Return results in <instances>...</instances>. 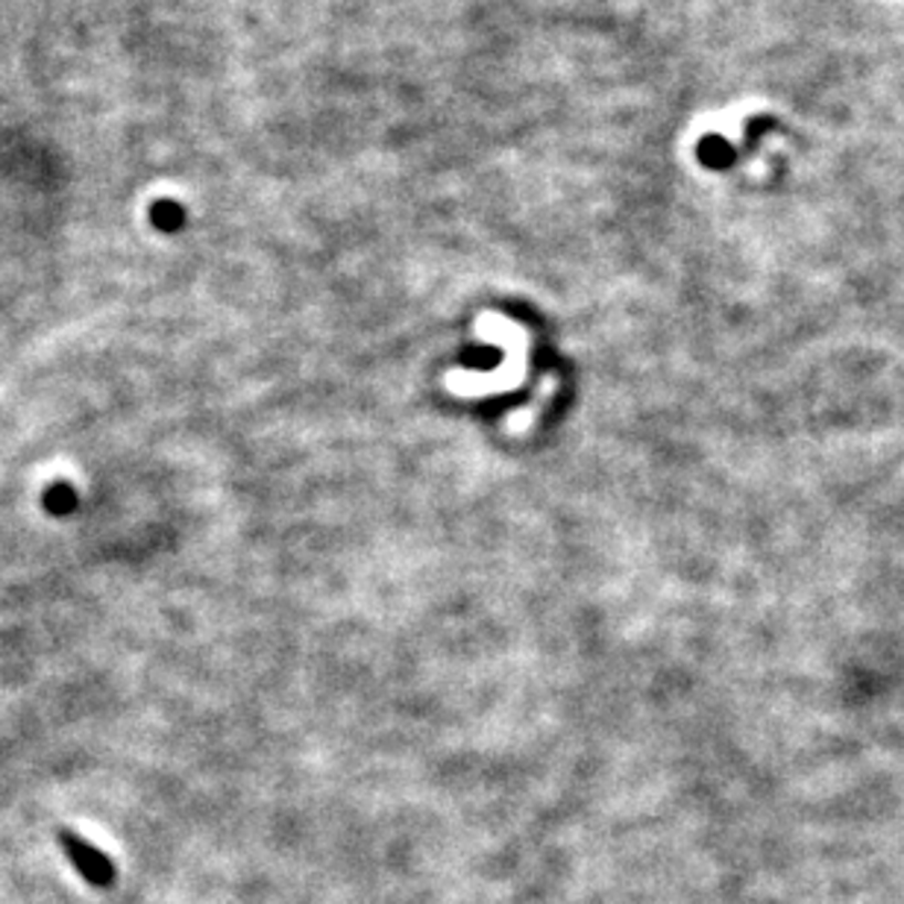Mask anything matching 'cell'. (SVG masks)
Wrapping results in <instances>:
<instances>
[{"mask_svg": "<svg viewBox=\"0 0 904 904\" xmlns=\"http://www.w3.org/2000/svg\"><path fill=\"white\" fill-rule=\"evenodd\" d=\"M60 843L65 849V854L71 858V863L83 872V879L92 881V884H101L106 887L112 881V863L103 858L94 845H88L86 840H80L74 831H60Z\"/></svg>", "mask_w": 904, "mask_h": 904, "instance_id": "1", "label": "cell"}, {"mask_svg": "<svg viewBox=\"0 0 904 904\" xmlns=\"http://www.w3.org/2000/svg\"><path fill=\"white\" fill-rule=\"evenodd\" d=\"M44 508L51 514H60V517L74 512V508H77V494H74V487H71L69 482L53 485L51 491L44 494Z\"/></svg>", "mask_w": 904, "mask_h": 904, "instance_id": "2", "label": "cell"}]
</instances>
